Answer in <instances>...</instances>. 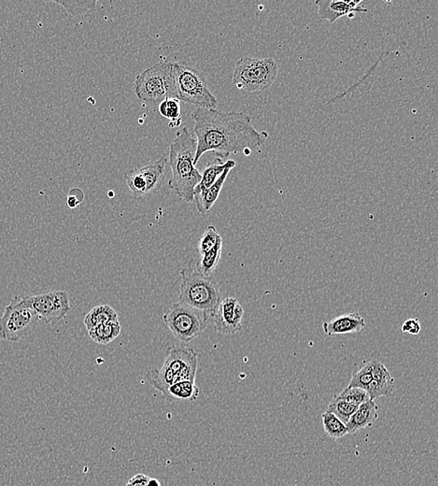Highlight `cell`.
I'll use <instances>...</instances> for the list:
<instances>
[{
	"label": "cell",
	"instance_id": "obj_12",
	"mask_svg": "<svg viewBox=\"0 0 438 486\" xmlns=\"http://www.w3.org/2000/svg\"><path fill=\"white\" fill-rule=\"evenodd\" d=\"M244 309L235 298L221 300L217 309L211 316L215 320L216 332L221 335H234L242 329Z\"/></svg>",
	"mask_w": 438,
	"mask_h": 486
},
{
	"label": "cell",
	"instance_id": "obj_5",
	"mask_svg": "<svg viewBox=\"0 0 438 486\" xmlns=\"http://www.w3.org/2000/svg\"><path fill=\"white\" fill-rule=\"evenodd\" d=\"M135 94L139 100L150 104H160L168 99H177L172 63H158L142 71L135 80Z\"/></svg>",
	"mask_w": 438,
	"mask_h": 486
},
{
	"label": "cell",
	"instance_id": "obj_15",
	"mask_svg": "<svg viewBox=\"0 0 438 486\" xmlns=\"http://www.w3.org/2000/svg\"><path fill=\"white\" fill-rule=\"evenodd\" d=\"M377 418H379V407H377L376 401L369 400L366 402L361 404L356 409L355 413L350 417V421L346 425L348 434H355V433L360 431L361 429L372 427Z\"/></svg>",
	"mask_w": 438,
	"mask_h": 486
},
{
	"label": "cell",
	"instance_id": "obj_20",
	"mask_svg": "<svg viewBox=\"0 0 438 486\" xmlns=\"http://www.w3.org/2000/svg\"><path fill=\"white\" fill-rule=\"evenodd\" d=\"M116 319H118V314L115 309L109 305H100L92 309L84 317L83 322L84 326L88 331L94 327L107 323V322L116 320Z\"/></svg>",
	"mask_w": 438,
	"mask_h": 486
},
{
	"label": "cell",
	"instance_id": "obj_8",
	"mask_svg": "<svg viewBox=\"0 0 438 486\" xmlns=\"http://www.w3.org/2000/svg\"><path fill=\"white\" fill-rule=\"evenodd\" d=\"M210 315L181 302L172 304L163 321L174 337L183 342H191L207 329Z\"/></svg>",
	"mask_w": 438,
	"mask_h": 486
},
{
	"label": "cell",
	"instance_id": "obj_25",
	"mask_svg": "<svg viewBox=\"0 0 438 486\" xmlns=\"http://www.w3.org/2000/svg\"><path fill=\"white\" fill-rule=\"evenodd\" d=\"M372 369H373V360L365 362L360 368L355 369L353 372L352 380H350L349 387L361 388L366 390L369 384L372 382Z\"/></svg>",
	"mask_w": 438,
	"mask_h": 486
},
{
	"label": "cell",
	"instance_id": "obj_17",
	"mask_svg": "<svg viewBox=\"0 0 438 486\" xmlns=\"http://www.w3.org/2000/svg\"><path fill=\"white\" fill-rule=\"evenodd\" d=\"M236 165L237 163L235 160H228L226 162H223V158L216 157L212 162L206 166L204 173L201 174V181L195 188L194 195L200 194V193L210 188L226 168H234Z\"/></svg>",
	"mask_w": 438,
	"mask_h": 486
},
{
	"label": "cell",
	"instance_id": "obj_32",
	"mask_svg": "<svg viewBox=\"0 0 438 486\" xmlns=\"http://www.w3.org/2000/svg\"><path fill=\"white\" fill-rule=\"evenodd\" d=\"M150 477L142 474L135 475L129 479L126 486H147Z\"/></svg>",
	"mask_w": 438,
	"mask_h": 486
},
{
	"label": "cell",
	"instance_id": "obj_27",
	"mask_svg": "<svg viewBox=\"0 0 438 486\" xmlns=\"http://www.w3.org/2000/svg\"><path fill=\"white\" fill-rule=\"evenodd\" d=\"M337 396V398H341V400L357 407L370 400L366 390L356 387H346L345 389H343L341 392H340L339 395Z\"/></svg>",
	"mask_w": 438,
	"mask_h": 486
},
{
	"label": "cell",
	"instance_id": "obj_11",
	"mask_svg": "<svg viewBox=\"0 0 438 486\" xmlns=\"http://www.w3.org/2000/svg\"><path fill=\"white\" fill-rule=\"evenodd\" d=\"M167 162V158L163 157L142 168L126 171V184L134 197L155 194L161 188L165 179Z\"/></svg>",
	"mask_w": 438,
	"mask_h": 486
},
{
	"label": "cell",
	"instance_id": "obj_31",
	"mask_svg": "<svg viewBox=\"0 0 438 486\" xmlns=\"http://www.w3.org/2000/svg\"><path fill=\"white\" fill-rule=\"evenodd\" d=\"M421 324H419L418 319H408V320H406L405 323L403 324L402 329H401L402 332L410 333V334L414 335V336L419 335V333L421 332Z\"/></svg>",
	"mask_w": 438,
	"mask_h": 486
},
{
	"label": "cell",
	"instance_id": "obj_21",
	"mask_svg": "<svg viewBox=\"0 0 438 486\" xmlns=\"http://www.w3.org/2000/svg\"><path fill=\"white\" fill-rule=\"evenodd\" d=\"M163 396L176 400L195 401L199 398V388L192 382H179L168 387Z\"/></svg>",
	"mask_w": 438,
	"mask_h": 486
},
{
	"label": "cell",
	"instance_id": "obj_24",
	"mask_svg": "<svg viewBox=\"0 0 438 486\" xmlns=\"http://www.w3.org/2000/svg\"><path fill=\"white\" fill-rule=\"evenodd\" d=\"M159 113L163 117L170 120V128H178L181 126V104L178 99H168L160 103Z\"/></svg>",
	"mask_w": 438,
	"mask_h": 486
},
{
	"label": "cell",
	"instance_id": "obj_13",
	"mask_svg": "<svg viewBox=\"0 0 438 486\" xmlns=\"http://www.w3.org/2000/svg\"><path fill=\"white\" fill-rule=\"evenodd\" d=\"M361 3V1L343 0H319L315 2L319 7V17L332 23L343 17L353 18L356 12H368V10L360 6Z\"/></svg>",
	"mask_w": 438,
	"mask_h": 486
},
{
	"label": "cell",
	"instance_id": "obj_18",
	"mask_svg": "<svg viewBox=\"0 0 438 486\" xmlns=\"http://www.w3.org/2000/svg\"><path fill=\"white\" fill-rule=\"evenodd\" d=\"M121 330H122V327H121L120 322H119V319H116V320L107 322V323L88 330V334L94 342L107 345L117 339Z\"/></svg>",
	"mask_w": 438,
	"mask_h": 486
},
{
	"label": "cell",
	"instance_id": "obj_16",
	"mask_svg": "<svg viewBox=\"0 0 438 486\" xmlns=\"http://www.w3.org/2000/svg\"><path fill=\"white\" fill-rule=\"evenodd\" d=\"M231 170H233V168H226V170L223 171V173L219 177L217 181H216L210 188L205 190V191L200 193V194L194 195V202H195V206H197V211H199V213L206 215V213H208V211L212 208L213 205L217 202L219 195H220L221 189H223L224 182H226V179H228Z\"/></svg>",
	"mask_w": 438,
	"mask_h": 486
},
{
	"label": "cell",
	"instance_id": "obj_6",
	"mask_svg": "<svg viewBox=\"0 0 438 486\" xmlns=\"http://www.w3.org/2000/svg\"><path fill=\"white\" fill-rule=\"evenodd\" d=\"M278 71L273 58L241 57L235 66L233 84L237 89L249 93L263 91L274 84Z\"/></svg>",
	"mask_w": 438,
	"mask_h": 486
},
{
	"label": "cell",
	"instance_id": "obj_26",
	"mask_svg": "<svg viewBox=\"0 0 438 486\" xmlns=\"http://www.w3.org/2000/svg\"><path fill=\"white\" fill-rule=\"evenodd\" d=\"M395 380L392 381H374L372 380L366 392H368L370 400H376L381 397H390L394 392Z\"/></svg>",
	"mask_w": 438,
	"mask_h": 486
},
{
	"label": "cell",
	"instance_id": "obj_19",
	"mask_svg": "<svg viewBox=\"0 0 438 486\" xmlns=\"http://www.w3.org/2000/svg\"><path fill=\"white\" fill-rule=\"evenodd\" d=\"M221 249H223V240L221 237L212 249L201 255L197 264V271L201 275L205 277L212 275L213 272L217 269L219 262H220Z\"/></svg>",
	"mask_w": 438,
	"mask_h": 486
},
{
	"label": "cell",
	"instance_id": "obj_2",
	"mask_svg": "<svg viewBox=\"0 0 438 486\" xmlns=\"http://www.w3.org/2000/svg\"><path fill=\"white\" fill-rule=\"evenodd\" d=\"M197 146V139L187 128L179 130L170 145L168 163L171 177L168 186L175 191L179 199L188 203L194 202L195 188L202 178L201 173L195 166Z\"/></svg>",
	"mask_w": 438,
	"mask_h": 486
},
{
	"label": "cell",
	"instance_id": "obj_14",
	"mask_svg": "<svg viewBox=\"0 0 438 486\" xmlns=\"http://www.w3.org/2000/svg\"><path fill=\"white\" fill-rule=\"evenodd\" d=\"M365 327V319L359 313L342 314L323 324V332L328 337L360 332Z\"/></svg>",
	"mask_w": 438,
	"mask_h": 486
},
{
	"label": "cell",
	"instance_id": "obj_28",
	"mask_svg": "<svg viewBox=\"0 0 438 486\" xmlns=\"http://www.w3.org/2000/svg\"><path fill=\"white\" fill-rule=\"evenodd\" d=\"M55 3L62 5L73 17L94 12L96 10L97 1H55Z\"/></svg>",
	"mask_w": 438,
	"mask_h": 486
},
{
	"label": "cell",
	"instance_id": "obj_29",
	"mask_svg": "<svg viewBox=\"0 0 438 486\" xmlns=\"http://www.w3.org/2000/svg\"><path fill=\"white\" fill-rule=\"evenodd\" d=\"M221 237L215 226H208L199 240V250L200 255H204V253L212 249Z\"/></svg>",
	"mask_w": 438,
	"mask_h": 486
},
{
	"label": "cell",
	"instance_id": "obj_30",
	"mask_svg": "<svg viewBox=\"0 0 438 486\" xmlns=\"http://www.w3.org/2000/svg\"><path fill=\"white\" fill-rule=\"evenodd\" d=\"M372 380H374V381H392L395 379L384 364L379 361L373 360Z\"/></svg>",
	"mask_w": 438,
	"mask_h": 486
},
{
	"label": "cell",
	"instance_id": "obj_22",
	"mask_svg": "<svg viewBox=\"0 0 438 486\" xmlns=\"http://www.w3.org/2000/svg\"><path fill=\"white\" fill-rule=\"evenodd\" d=\"M324 432L328 437L334 440H339L348 434L347 427L344 422L340 421L336 416L329 411H324L321 414Z\"/></svg>",
	"mask_w": 438,
	"mask_h": 486
},
{
	"label": "cell",
	"instance_id": "obj_3",
	"mask_svg": "<svg viewBox=\"0 0 438 486\" xmlns=\"http://www.w3.org/2000/svg\"><path fill=\"white\" fill-rule=\"evenodd\" d=\"M197 369V355L194 349L172 346L167 350L162 368L152 369L148 379L163 395L168 387L177 382H195Z\"/></svg>",
	"mask_w": 438,
	"mask_h": 486
},
{
	"label": "cell",
	"instance_id": "obj_1",
	"mask_svg": "<svg viewBox=\"0 0 438 486\" xmlns=\"http://www.w3.org/2000/svg\"><path fill=\"white\" fill-rule=\"evenodd\" d=\"M191 117L197 145L195 166L207 152L215 153L221 158L231 154L250 157L255 150H259L265 142L260 132L253 128L252 118L246 113L197 108Z\"/></svg>",
	"mask_w": 438,
	"mask_h": 486
},
{
	"label": "cell",
	"instance_id": "obj_4",
	"mask_svg": "<svg viewBox=\"0 0 438 486\" xmlns=\"http://www.w3.org/2000/svg\"><path fill=\"white\" fill-rule=\"evenodd\" d=\"M179 302L213 315L221 302L219 285L211 277L201 275L191 265L181 269Z\"/></svg>",
	"mask_w": 438,
	"mask_h": 486
},
{
	"label": "cell",
	"instance_id": "obj_34",
	"mask_svg": "<svg viewBox=\"0 0 438 486\" xmlns=\"http://www.w3.org/2000/svg\"><path fill=\"white\" fill-rule=\"evenodd\" d=\"M147 486H161V483L159 480L155 479V478H150Z\"/></svg>",
	"mask_w": 438,
	"mask_h": 486
},
{
	"label": "cell",
	"instance_id": "obj_9",
	"mask_svg": "<svg viewBox=\"0 0 438 486\" xmlns=\"http://www.w3.org/2000/svg\"><path fill=\"white\" fill-rule=\"evenodd\" d=\"M38 314L21 300H12L0 318V340L19 342L38 326Z\"/></svg>",
	"mask_w": 438,
	"mask_h": 486
},
{
	"label": "cell",
	"instance_id": "obj_10",
	"mask_svg": "<svg viewBox=\"0 0 438 486\" xmlns=\"http://www.w3.org/2000/svg\"><path fill=\"white\" fill-rule=\"evenodd\" d=\"M23 303L38 314L39 320L55 324L64 319L70 311L67 292L52 291L22 298Z\"/></svg>",
	"mask_w": 438,
	"mask_h": 486
},
{
	"label": "cell",
	"instance_id": "obj_33",
	"mask_svg": "<svg viewBox=\"0 0 438 486\" xmlns=\"http://www.w3.org/2000/svg\"><path fill=\"white\" fill-rule=\"evenodd\" d=\"M83 194L80 195H74L72 191L70 193V195H68V202L67 204L68 207L70 208H77L79 205L81 204V202H83Z\"/></svg>",
	"mask_w": 438,
	"mask_h": 486
},
{
	"label": "cell",
	"instance_id": "obj_23",
	"mask_svg": "<svg viewBox=\"0 0 438 486\" xmlns=\"http://www.w3.org/2000/svg\"><path fill=\"white\" fill-rule=\"evenodd\" d=\"M357 408V406L352 405V404L337 398V396H334V398L330 401L328 407H327V411L333 414L340 421L347 425L348 422L350 421V417L355 413Z\"/></svg>",
	"mask_w": 438,
	"mask_h": 486
},
{
	"label": "cell",
	"instance_id": "obj_7",
	"mask_svg": "<svg viewBox=\"0 0 438 486\" xmlns=\"http://www.w3.org/2000/svg\"><path fill=\"white\" fill-rule=\"evenodd\" d=\"M176 97L200 109L216 110L217 99L211 94L203 74L186 66L172 63Z\"/></svg>",
	"mask_w": 438,
	"mask_h": 486
},
{
	"label": "cell",
	"instance_id": "obj_35",
	"mask_svg": "<svg viewBox=\"0 0 438 486\" xmlns=\"http://www.w3.org/2000/svg\"><path fill=\"white\" fill-rule=\"evenodd\" d=\"M110 197H113V193H112V192H110Z\"/></svg>",
	"mask_w": 438,
	"mask_h": 486
}]
</instances>
